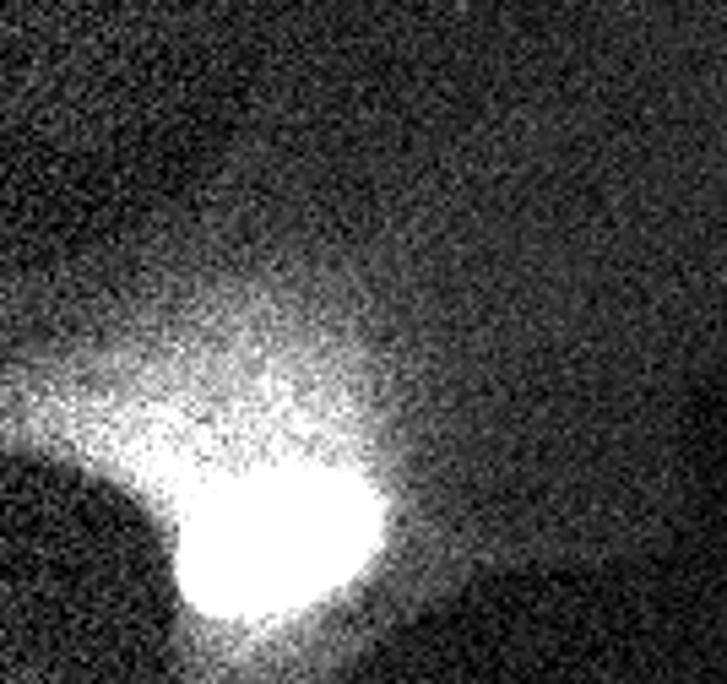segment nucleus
Returning a JSON list of instances; mask_svg holds the SVG:
<instances>
[{
  "instance_id": "nucleus-1",
  "label": "nucleus",
  "mask_w": 727,
  "mask_h": 684,
  "mask_svg": "<svg viewBox=\"0 0 727 684\" xmlns=\"http://www.w3.org/2000/svg\"><path fill=\"white\" fill-rule=\"evenodd\" d=\"M5 435L146 511L196 684H298L402 538L386 347L326 272L201 261L11 364Z\"/></svg>"
}]
</instances>
